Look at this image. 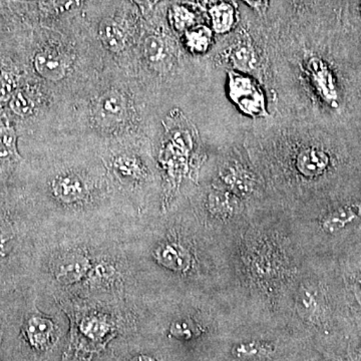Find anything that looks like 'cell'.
I'll list each match as a JSON object with an SVG mask.
<instances>
[{"label": "cell", "instance_id": "6da1fadb", "mask_svg": "<svg viewBox=\"0 0 361 361\" xmlns=\"http://www.w3.org/2000/svg\"><path fill=\"white\" fill-rule=\"evenodd\" d=\"M229 94L246 115L254 118L267 116L264 94L251 78L235 71L230 73Z\"/></svg>", "mask_w": 361, "mask_h": 361}, {"label": "cell", "instance_id": "7a4b0ae2", "mask_svg": "<svg viewBox=\"0 0 361 361\" xmlns=\"http://www.w3.org/2000/svg\"><path fill=\"white\" fill-rule=\"evenodd\" d=\"M21 160L16 126L8 114L0 108V175H11Z\"/></svg>", "mask_w": 361, "mask_h": 361}, {"label": "cell", "instance_id": "3957f363", "mask_svg": "<svg viewBox=\"0 0 361 361\" xmlns=\"http://www.w3.org/2000/svg\"><path fill=\"white\" fill-rule=\"evenodd\" d=\"M128 115L127 99L116 90H111L99 97L94 108V118L97 125L109 129L125 122Z\"/></svg>", "mask_w": 361, "mask_h": 361}, {"label": "cell", "instance_id": "277c9868", "mask_svg": "<svg viewBox=\"0 0 361 361\" xmlns=\"http://www.w3.org/2000/svg\"><path fill=\"white\" fill-rule=\"evenodd\" d=\"M92 269L90 259L80 252H68L54 265V277L59 283L71 285L80 281Z\"/></svg>", "mask_w": 361, "mask_h": 361}, {"label": "cell", "instance_id": "5b68a950", "mask_svg": "<svg viewBox=\"0 0 361 361\" xmlns=\"http://www.w3.org/2000/svg\"><path fill=\"white\" fill-rule=\"evenodd\" d=\"M32 63L35 73L40 78L51 82L63 80L68 68L66 58L51 49L35 52Z\"/></svg>", "mask_w": 361, "mask_h": 361}, {"label": "cell", "instance_id": "8992f818", "mask_svg": "<svg viewBox=\"0 0 361 361\" xmlns=\"http://www.w3.org/2000/svg\"><path fill=\"white\" fill-rule=\"evenodd\" d=\"M308 71L313 85L320 96L330 106H337V92L334 77L329 66L318 58H311L307 63Z\"/></svg>", "mask_w": 361, "mask_h": 361}, {"label": "cell", "instance_id": "52a82bcc", "mask_svg": "<svg viewBox=\"0 0 361 361\" xmlns=\"http://www.w3.org/2000/svg\"><path fill=\"white\" fill-rule=\"evenodd\" d=\"M52 192L58 200L66 204H77L85 200L89 187L82 178L75 174L61 176L52 184Z\"/></svg>", "mask_w": 361, "mask_h": 361}, {"label": "cell", "instance_id": "ba28073f", "mask_svg": "<svg viewBox=\"0 0 361 361\" xmlns=\"http://www.w3.org/2000/svg\"><path fill=\"white\" fill-rule=\"evenodd\" d=\"M56 325L52 320L42 316H32L26 322L25 334L32 348L45 349L54 338Z\"/></svg>", "mask_w": 361, "mask_h": 361}, {"label": "cell", "instance_id": "9c48e42d", "mask_svg": "<svg viewBox=\"0 0 361 361\" xmlns=\"http://www.w3.org/2000/svg\"><path fill=\"white\" fill-rule=\"evenodd\" d=\"M7 106L13 116L25 120L32 116L37 103L35 94L28 85H18L7 99Z\"/></svg>", "mask_w": 361, "mask_h": 361}, {"label": "cell", "instance_id": "30bf717a", "mask_svg": "<svg viewBox=\"0 0 361 361\" xmlns=\"http://www.w3.org/2000/svg\"><path fill=\"white\" fill-rule=\"evenodd\" d=\"M361 216V206L357 204L342 206L329 214L322 221L324 231L334 234L355 222Z\"/></svg>", "mask_w": 361, "mask_h": 361}, {"label": "cell", "instance_id": "8fae6325", "mask_svg": "<svg viewBox=\"0 0 361 361\" xmlns=\"http://www.w3.org/2000/svg\"><path fill=\"white\" fill-rule=\"evenodd\" d=\"M329 157L318 148L303 149L297 159L299 171L304 175L316 176L324 172L329 167Z\"/></svg>", "mask_w": 361, "mask_h": 361}, {"label": "cell", "instance_id": "7c38bea8", "mask_svg": "<svg viewBox=\"0 0 361 361\" xmlns=\"http://www.w3.org/2000/svg\"><path fill=\"white\" fill-rule=\"evenodd\" d=\"M99 39L104 47L113 52L122 51L127 44V33L120 23L113 20H104L99 25Z\"/></svg>", "mask_w": 361, "mask_h": 361}, {"label": "cell", "instance_id": "4fadbf2b", "mask_svg": "<svg viewBox=\"0 0 361 361\" xmlns=\"http://www.w3.org/2000/svg\"><path fill=\"white\" fill-rule=\"evenodd\" d=\"M212 27L216 33H227L234 27L236 23V11L234 6L228 2H220L209 9Z\"/></svg>", "mask_w": 361, "mask_h": 361}, {"label": "cell", "instance_id": "5bb4252c", "mask_svg": "<svg viewBox=\"0 0 361 361\" xmlns=\"http://www.w3.org/2000/svg\"><path fill=\"white\" fill-rule=\"evenodd\" d=\"M228 58L236 70L243 73L254 70L257 63V56L250 42H241L232 47Z\"/></svg>", "mask_w": 361, "mask_h": 361}, {"label": "cell", "instance_id": "9a60e30c", "mask_svg": "<svg viewBox=\"0 0 361 361\" xmlns=\"http://www.w3.org/2000/svg\"><path fill=\"white\" fill-rule=\"evenodd\" d=\"M213 32L208 26L197 25L185 32V40L190 51L205 54L212 42Z\"/></svg>", "mask_w": 361, "mask_h": 361}, {"label": "cell", "instance_id": "2e32d148", "mask_svg": "<svg viewBox=\"0 0 361 361\" xmlns=\"http://www.w3.org/2000/svg\"><path fill=\"white\" fill-rule=\"evenodd\" d=\"M159 257L161 263L175 270H183L186 268L188 256L186 252L178 246L168 245L159 252Z\"/></svg>", "mask_w": 361, "mask_h": 361}, {"label": "cell", "instance_id": "e0dca14e", "mask_svg": "<svg viewBox=\"0 0 361 361\" xmlns=\"http://www.w3.org/2000/svg\"><path fill=\"white\" fill-rule=\"evenodd\" d=\"M144 54L151 63H163L168 56L167 44L161 37L151 35L145 42Z\"/></svg>", "mask_w": 361, "mask_h": 361}, {"label": "cell", "instance_id": "ac0fdd59", "mask_svg": "<svg viewBox=\"0 0 361 361\" xmlns=\"http://www.w3.org/2000/svg\"><path fill=\"white\" fill-rule=\"evenodd\" d=\"M171 20L178 32H187L195 25V14L184 6H173Z\"/></svg>", "mask_w": 361, "mask_h": 361}, {"label": "cell", "instance_id": "d6986e66", "mask_svg": "<svg viewBox=\"0 0 361 361\" xmlns=\"http://www.w3.org/2000/svg\"><path fill=\"white\" fill-rule=\"evenodd\" d=\"M201 327L192 320H183L176 322L171 326V334L179 339H191L200 336Z\"/></svg>", "mask_w": 361, "mask_h": 361}, {"label": "cell", "instance_id": "ffe728a7", "mask_svg": "<svg viewBox=\"0 0 361 361\" xmlns=\"http://www.w3.org/2000/svg\"><path fill=\"white\" fill-rule=\"evenodd\" d=\"M224 180L232 188L239 191H246L250 188V179L248 174L239 168L231 167L226 172Z\"/></svg>", "mask_w": 361, "mask_h": 361}, {"label": "cell", "instance_id": "44dd1931", "mask_svg": "<svg viewBox=\"0 0 361 361\" xmlns=\"http://www.w3.org/2000/svg\"><path fill=\"white\" fill-rule=\"evenodd\" d=\"M16 238L11 223L0 213V258L6 257L9 244Z\"/></svg>", "mask_w": 361, "mask_h": 361}, {"label": "cell", "instance_id": "7402d4cb", "mask_svg": "<svg viewBox=\"0 0 361 361\" xmlns=\"http://www.w3.org/2000/svg\"><path fill=\"white\" fill-rule=\"evenodd\" d=\"M109 329H110V325L106 324L104 320L97 317L87 318L82 325V330L85 336L94 339L102 338L106 336Z\"/></svg>", "mask_w": 361, "mask_h": 361}, {"label": "cell", "instance_id": "603a6c76", "mask_svg": "<svg viewBox=\"0 0 361 361\" xmlns=\"http://www.w3.org/2000/svg\"><path fill=\"white\" fill-rule=\"evenodd\" d=\"M116 166L118 172L125 177H134L135 175H137V163L133 159L123 157V158L118 159L116 161Z\"/></svg>", "mask_w": 361, "mask_h": 361}, {"label": "cell", "instance_id": "cb8c5ba5", "mask_svg": "<svg viewBox=\"0 0 361 361\" xmlns=\"http://www.w3.org/2000/svg\"><path fill=\"white\" fill-rule=\"evenodd\" d=\"M262 353H266V348L258 343L247 344V345L239 346V348H237V353H239L240 356H252Z\"/></svg>", "mask_w": 361, "mask_h": 361}, {"label": "cell", "instance_id": "d4e9b609", "mask_svg": "<svg viewBox=\"0 0 361 361\" xmlns=\"http://www.w3.org/2000/svg\"><path fill=\"white\" fill-rule=\"evenodd\" d=\"M244 2L259 13H265L269 4V0H243Z\"/></svg>", "mask_w": 361, "mask_h": 361}, {"label": "cell", "instance_id": "484cf974", "mask_svg": "<svg viewBox=\"0 0 361 361\" xmlns=\"http://www.w3.org/2000/svg\"><path fill=\"white\" fill-rule=\"evenodd\" d=\"M133 361H157L155 358L151 357L149 355H137Z\"/></svg>", "mask_w": 361, "mask_h": 361}, {"label": "cell", "instance_id": "4316f807", "mask_svg": "<svg viewBox=\"0 0 361 361\" xmlns=\"http://www.w3.org/2000/svg\"><path fill=\"white\" fill-rule=\"evenodd\" d=\"M146 1L148 2L149 6H153L158 4L159 1H161V0H146Z\"/></svg>", "mask_w": 361, "mask_h": 361}, {"label": "cell", "instance_id": "83f0119b", "mask_svg": "<svg viewBox=\"0 0 361 361\" xmlns=\"http://www.w3.org/2000/svg\"><path fill=\"white\" fill-rule=\"evenodd\" d=\"M360 9H361V4H360Z\"/></svg>", "mask_w": 361, "mask_h": 361}]
</instances>
